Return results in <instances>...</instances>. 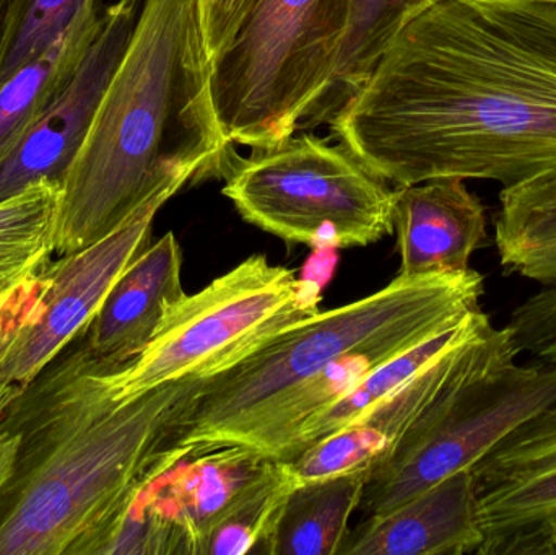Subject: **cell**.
<instances>
[{"label": "cell", "mask_w": 556, "mask_h": 555, "mask_svg": "<svg viewBox=\"0 0 556 555\" xmlns=\"http://www.w3.org/2000/svg\"><path fill=\"white\" fill-rule=\"evenodd\" d=\"M293 488L287 465L276 462L266 479L214 528L205 555L266 554L281 508Z\"/></svg>", "instance_id": "obj_24"}, {"label": "cell", "mask_w": 556, "mask_h": 555, "mask_svg": "<svg viewBox=\"0 0 556 555\" xmlns=\"http://www.w3.org/2000/svg\"><path fill=\"white\" fill-rule=\"evenodd\" d=\"M368 469L294 485L270 538L269 555H339L358 510Z\"/></svg>", "instance_id": "obj_19"}, {"label": "cell", "mask_w": 556, "mask_h": 555, "mask_svg": "<svg viewBox=\"0 0 556 555\" xmlns=\"http://www.w3.org/2000/svg\"><path fill=\"white\" fill-rule=\"evenodd\" d=\"M320 302L317 282L261 254L248 257L176 303L134 361L104 370L108 393L126 403L165 384L208 380L316 315Z\"/></svg>", "instance_id": "obj_6"}, {"label": "cell", "mask_w": 556, "mask_h": 555, "mask_svg": "<svg viewBox=\"0 0 556 555\" xmlns=\"http://www.w3.org/2000/svg\"><path fill=\"white\" fill-rule=\"evenodd\" d=\"M556 401V362H498L451 387L397 445L368 469L366 518L394 510L463 469Z\"/></svg>", "instance_id": "obj_8"}, {"label": "cell", "mask_w": 556, "mask_h": 555, "mask_svg": "<svg viewBox=\"0 0 556 555\" xmlns=\"http://www.w3.org/2000/svg\"><path fill=\"white\" fill-rule=\"evenodd\" d=\"M143 478L81 555L186 554L181 534L160 510Z\"/></svg>", "instance_id": "obj_23"}, {"label": "cell", "mask_w": 556, "mask_h": 555, "mask_svg": "<svg viewBox=\"0 0 556 555\" xmlns=\"http://www.w3.org/2000/svg\"><path fill=\"white\" fill-rule=\"evenodd\" d=\"M519 355L508 328H496L490 316L480 312L454 344L444 349L392 396L355 422L283 462L294 485L372 468L457 381L480 368Z\"/></svg>", "instance_id": "obj_10"}, {"label": "cell", "mask_w": 556, "mask_h": 555, "mask_svg": "<svg viewBox=\"0 0 556 555\" xmlns=\"http://www.w3.org/2000/svg\"><path fill=\"white\" fill-rule=\"evenodd\" d=\"M222 192L248 224L314 250L368 247L394 231L395 189L349 147L313 134L237 159Z\"/></svg>", "instance_id": "obj_7"}, {"label": "cell", "mask_w": 556, "mask_h": 555, "mask_svg": "<svg viewBox=\"0 0 556 555\" xmlns=\"http://www.w3.org/2000/svg\"><path fill=\"white\" fill-rule=\"evenodd\" d=\"M100 0H85L61 33L0 87V159L68 87L104 22Z\"/></svg>", "instance_id": "obj_17"}, {"label": "cell", "mask_w": 556, "mask_h": 555, "mask_svg": "<svg viewBox=\"0 0 556 555\" xmlns=\"http://www.w3.org/2000/svg\"><path fill=\"white\" fill-rule=\"evenodd\" d=\"M237 162L212 97L201 0H143L132 38L61 181L54 254L123 224L176 179Z\"/></svg>", "instance_id": "obj_2"}, {"label": "cell", "mask_w": 556, "mask_h": 555, "mask_svg": "<svg viewBox=\"0 0 556 555\" xmlns=\"http://www.w3.org/2000/svg\"><path fill=\"white\" fill-rule=\"evenodd\" d=\"M332 137L397 186L556 166V2L440 0L405 23L330 119Z\"/></svg>", "instance_id": "obj_1"}, {"label": "cell", "mask_w": 556, "mask_h": 555, "mask_svg": "<svg viewBox=\"0 0 556 555\" xmlns=\"http://www.w3.org/2000/svg\"><path fill=\"white\" fill-rule=\"evenodd\" d=\"M466 179L438 178L399 186L392 207L401 276L456 274L486 241V214Z\"/></svg>", "instance_id": "obj_15"}, {"label": "cell", "mask_w": 556, "mask_h": 555, "mask_svg": "<svg viewBox=\"0 0 556 555\" xmlns=\"http://www.w3.org/2000/svg\"><path fill=\"white\" fill-rule=\"evenodd\" d=\"M85 0H10L0 31V87L38 55Z\"/></svg>", "instance_id": "obj_25"}, {"label": "cell", "mask_w": 556, "mask_h": 555, "mask_svg": "<svg viewBox=\"0 0 556 555\" xmlns=\"http://www.w3.org/2000/svg\"><path fill=\"white\" fill-rule=\"evenodd\" d=\"M552 2H556V0H552Z\"/></svg>", "instance_id": "obj_30"}, {"label": "cell", "mask_w": 556, "mask_h": 555, "mask_svg": "<svg viewBox=\"0 0 556 555\" xmlns=\"http://www.w3.org/2000/svg\"><path fill=\"white\" fill-rule=\"evenodd\" d=\"M181 270V247L168 231L149 244L114 282L84 332L85 357L106 370L134 361L152 341L169 310L185 299Z\"/></svg>", "instance_id": "obj_14"}, {"label": "cell", "mask_w": 556, "mask_h": 555, "mask_svg": "<svg viewBox=\"0 0 556 555\" xmlns=\"http://www.w3.org/2000/svg\"><path fill=\"white\" fill-rule=\"evenodd\" d=\"M483 544L472 469L350 530L339 555H466Z\"/></svg>", "instance_id": "obj_16"}, {"label": "cell", "mask_w": 556, "mask_h": 555, "mask_svg": "<svg viewBox=\"0 0 556 555\" xmlns=\"http://www.w3.org/2000/svg\"><path fill=\"white\" fill-rule=\"evenodd\" d=\"M143 0H116L68 87L0 159V201L39 179L62 181L132 38Z\"/></svg>", "instance_id": "obj_12"}, {"label": "cell", "mask_w": 556, "mask_h": 555, "mask_svg": "<svg viewBox=\"0 0 556 555\" xmlns=\"http://www.w3.org/2000/svg\"><path fill=\"white\" fill-rule=\"evenodd\" d=\"M483 276L399 274L384 289L317 312L235 367L208 378L169 446L186 456L237 445L278 398L311 380L353 349L407 331H443L482 310Z\"/></svg>", "instance_id": "obj_4"}, {"label": "cell", "mask_w": 556, "mask_h": 555, "mask_svg": "<svg viewBox=\"0 0 556 555\" xmlns=\"http://www.w3.org/2000/svg\"><path fill=\"white\" fill-rule=\"evenodd\" d=\"M276 459L248 446L231 445L186 456L163 450L147 471L146 488L185 541L186 554L205 555L214 528L240 505Z\"/></svg>", "instance_id": "obj_13"}, {"label": "cell", "mask_w": 556, "mask_h": 555, "mask_svg": "<svg viewBox=\"0 0 556 555\" xmlns=\"http://www.w3.org/2000/svg\"><path fill=\"white\" fill-rule=\"evenodd\" d=\"M189 181L163 186L110 234L45 264L0 299V414L87 331L114 282L149 247L160 209Z\"/></svg>", "instance_id": "obj_9"}, {"label": "cell", "mask_w": 556, "mask_h": 555, "mask_svg": "<svg viewBox=\"0 0 556 555\" xmlns=\"http://www.w3.org/2000/svg\"><path fill=\"white\" fill-rule=\"evenodd\" d=\"M506 328L519 354L556 362V287H544L516 306Z\"/></svg>", "instance_id": "obj_26"}, {"label": "cell", "mask_w": 556, "mask_h": 555, "mask_svg": "<svg viewBox=\"0 0 556 555\" xmlns=\"http://www.w3.org/2000/svg\"><path fill=\"white\" fill-rule=\"evenodd\" d=\"M61 182L39 179L0 201V299L54 254Z\"/></svg>", "instance_id": "obj_22"}, {"label": "cell", "mask_w": 556, "mask_h": 555, "mask_svg": "<svg viewBox=\"0 0 556 555\" xmlns=\"http://www.w3.org/2000/svg\"><path fill=\"white\" fill-rule=\"evenodd\" d=\"M350 0H251L212 59V97L231 143L270 149L293 137L329 90Z\"/></svg>", "instance_id": "obj_5"}, {"label": "cell", "mask_w": 556, "mask_h": 555, "mask_svg": "<svg viewBox=\"0 0 556 555\" xmlns=\"http://www.w3.org/2000/svg\"><path fill=\"white\" fill-rule=\"evenodd\" d=\"M480 312L483 310L472 313L464 321L444 329L440 335L433 336V338L427 339V341L420 342L415 348L379 365L339 403L333 404L319 416L307 420L288 443L277 462H288V459L294 458L319 440L355 422L356 419L369 413L372 407L378 406L381 401L388 400L399 388L412 380L418 371L424 370L444 349L454 344L470 328Z\"/></svg>", "instance_id": "obj_21"}, {"label": "cell", "mask_w": 556, "mask_h": 555, "mask_svg": "<svg viewBox=\"0 0 556 555\" xmlns=\"http://www.w3.org/2000/svg\"><path fill=\"white\" fill-rule=\"evenodd\" d=\"M495 243L500 263L544 287H556V166L500 192Z\"/></svg>", "instance_id": "obj_18"}, {"label": "cell", "mask_w": 556, "mask_h": 555, "mask_svg": "<svg viewBox=\"0 0 556 555\" xmlns=\"http://www.w3.org/2000/svg\"><path fill=\"white\" fill-rule=\"evenodd\" d=\"M22 430L13 429V427L0 429V492L7 488L15 475L20 453H22Z\"/></svg>", "instance_id": "obj_28"}, {"label": "cell", "mask_w": 556, "mask_h": 555, "mask_svg": "<svg viewBox=\"0 0 556 555\" xmlns=\"http://www.w3.org/2000/svg\"><path fill=\"white\" fill-rule=\"evenodd\" d=\"M479 555H556V401L472 468Z\"/></svg>", "instance_id": "obj_11"}, {"label": "cell", "mask_w": 556, "mask_h": 555, "mask_svg": "<svg viewBox=\"0 0 556 555\" xmlns=\"http://www.w3.org/2000/svg\"><path fill=\"white\" fill-rule=\"evenodd\" d=\"M10 0H0V31H2L3 18H5L7 9Z\"/></svg>", "instance_id": "obj_29"}, {"label": "cell", "mask_w": 556, "mask_h": 555, "mask_svg": "<svg viewBox=\"0 0 556 555\" xmlns=\"http://www.w3.org/2000/svg\"><path fill=\"white\" fill-rule=\"evenodd\" d=\"M103 371L80 351L52 381L39 443L3 489L0 555H81L169 449L204 383L178 381L116 403Z\"/></svg>", "instance_id": "obj_3"}, {"label": "cell", "mask_w": 556, "mask_h": 555, "mask_svg": "<svg viewBox=\"0 0 556 555\" xmlns=\"http://www.w3.org/2000/svg\"><path fill=\"white\" fill-rule=\"evenodd\" d=\"M440 0H350V18L329 90L301 124L313 129L333 114L368 78L392 36L418 13Z\"/></svg>", "instance_id": "obj_20"}, {"label": "cell", "mask_w": 556, "mask_h": 555, "mask_svg": "<svg viewBox=\"0 0 556 555\" xmlns=\"http://www.w3.org/2000/svg\"><path fill=\"white\" fill-rule=\"evenodd\" d=\"M251 0H201L205 45L214 59L237 33Z\"/></svg>", "instance_id": "obj_27"}]
</instances>
